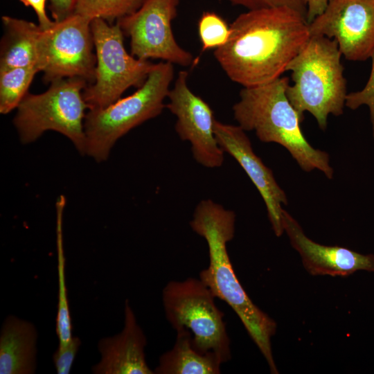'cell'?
<instances>
[{"label":"cell","mask_w":374,"mask_h":374,"mask_svg":"<svg viewBox=\"0 0 374 374\" xmlns=\"http://www.w3.org/2000/svg\"><path fill=\"white\" fill-rule=\"evenodd\" d=\"M39 71L36 66L0 69L1 114H6L17 108Z\"/></svg>","instance_id":"cell-20"},{"label":"cell","mask_w":374,"mask_h":374,"mask_svg":"<svg viewBox=\"0 0 374 374\" xmlns=\"http://www.w3.org/2000/svg\"><path fill=\"white\" fill-rule=\"evenodd\" d=\"M146 0H75L73 13L112 21L132 15Z\"/></svg>","instance_id":"cell-21"},{"label":"cell","mask_w":374,"mask_h":374,"mask_svg":"<svg viewBox=\"0 0 374 374\" xmlns=\"http://www.w3.org/2000/svg\"><path fill=\"white\" fill-rule=\"evenodd\" d=\"M308 25L305 16L287 7L248 10L230 25L226 43L214 56L233 82L264 84L281 77L305 45Z\"/></svg>","instance_id":"cell-1"},{"label":"cell","mask_w":374,"mask_h":374,"mask_svg":"<svg viewBox=\"0 0 374 374\" xmlns=\"http://www.w3.org/2000/svg\"><path fill=\"white\" fill-rule=\"evenodd\" d=\"M307 7L306 19L311 22L317 16L321 14L330 0H303Z\"/></svg>","instance_id":"cell-28"},{"label":"cell","mask_w":374,"mask_h":374,"mask_svg":"<svg viewBox=\"0 0 374 374\" xmlns=\"http://www.w3.org/2000/svg\"><path fill=\"white\" fill-rule=\"evenodd\" d=\"M83 78H66L51 82L39 94L28 93L17 107L14 124L22 143L38 139L45 131L54 130L68 137L81 154H85L84 118L88 108Z\"/></svg>","instance_id":"cell-7"},{"label":"cell","mask_w":374,"mask_h":374,"mask_svg":"<svg viewBox=\"0 0 374 374\" xmlns=\"http://www.w3.org/2000/svg\"><path fill=\"white\" fill-rule=\"evenodd\" d=\"M96 65L93 82L83 91L89 109L105 108L131 87H140L154 64L130 55L123 44V32L118 23L103 19L91 21Z\"/></svg>","instance_id":"cell-8"},{"label":"cell","mask_w":374,"mask_h":374,"mask_svg":"<svg viewBox=\"0 0 374 374\" xmlns=\"http://www.w3.org/2000/svg\"><path fill=\"white\" fill-rule=\"evenodd\" d=\"M188 77L186 71L179 72L166 107L177 117L175 131L181 140L190 143L195 160L206 168H219L224 162V152L215 138L213 112L190 89Z\"/></svg>","instance_id":"cell-12"},{"label":"cell","mask_w":374,"mask_h":374,"mask_svg":"<svg viewBox=\"0 0 374 374\" xmlns=\"http://www.w3.org/2000/svg\"><path fill=\"white\" fill-rule=\"evenodd\" d=\"M179 1L146 0L135 12L117 21L130 38L133 56L143 60L161 59L183 66L194 63L193 55L177 44L172 30Z\"/></svg>","instance_id":"cell-10"},{"label":"cell","mask_w":374,"mask_h":374,"mask_svg":"<svg viewBox=\"0 0 374 374\" xmlns=\"http://www.w3.org/2000/svg\"><path fill=\"white\" fill-rule=\"evenodd\" d=\"M174 78L173 64H156L132 94L109 106L89 109L84 118L85 154L97 161L107 159L116 141L134 127L159 116L166 107Z\"/></svg>","instance_id":"cell-5"},{"label":"cell","mask_w":374,"mask_h":374,"mask_svg":"<svg viewBox=\"0 0 374 374\" xmlns=\"http://www.w3.org/2000/svg\"><path fill=\"white\" fill-rule=\"evenodd\" d=\"M222 363L214 355H204L193 346L188 330L177 331L172 348L163 353L154 372L157 374H219Z\"/></svg>","instance_id":"cell-18"},{"label":"cell","mask_w":374,"mask_h":374,"mask_svg":"<svg viewBox=\"0 0 374 374\" xmlns=\"http://www.w3.org/2000/svg\"><path fill=\"white\" fill-rule=\"evenodd\" d=\"M198 33L202 51L215 50L226 43L230 26L215 12H205L198 21Z\"/></svg>","instance_id":"cell-22"},{"label":"cell","mask_w":374,"mask_h":374,"mask_svg":"<svg viewBox=\"0 0 374 374\" xmlns=\"http://www.w3.org/2000/svg\"><path fill=\"white\" fill-rule=\"evenodd\" d=\"M371 58L372 60V66L366 84L360 91L348 93L346 106L353 110L357 109L362 105L368 106L374 138V50Z\"/></svg>","instance_id":"cell-23"},{"label":"cell","mask_w":374,"mask_h":374,"mask_svg":"<svg viewBox=\"0 0 374 374\" xmlns=\"http://www.w3.org/2000/svg\"><path fill=\"white\" fill-rule=\"evenodd\" d=\"M287 77L240 91L233 106V116L244 131H254L264 143H276L291 154L303 170L318 169L328 179L333 177L327 152L314 148L305 139L301 123L303 119L290 102Z\"/></svg>","instance_id":"cell-3"},{"label":"cell","mask_w":374,"mask_h":374,"mask_svg":"<svg viewBox=\"0 0 374 374\" xmlns=\"http://www.w3.org/2000/svg\"><path fill=\"white\" fill-rule=\"evenodd\" d=\"M46 0H24L22 2L25 6H30L34 10L39 25L43 30L49 28L54 24V21H51L46 15Z\"/></svg>","instance_id":"cell-27"},{"label":"cell","mask_w":374,"mask_h":374,"mask_svg":"<svg viewBox=\"0 0 374 374\" xmlns=\"http://www.w3.org/2000/svg\"><path fill=\"white\" fill-rule=\"evenodd\" d=\"M235 214L207 199L196 206L190 226L202 237L208 248L209 264L199 279L216 298L225 301L236 313L248 334L267 361L271 373H278L271 350L276 321L256 305L238 280L227 251L235 234Z\"/></svg>","instance_id":"cell-2"},{"label":"cell","mask_w":374,"mask_h":374,"mask_svg":"<svg viewBox=\"0 0 374 374\" xmlns=\"http://www.w3.org/2000/svg\"><path fill=\"white\" fill-rule=\"evenodd\" d=\"M81 345V341L78 337L72 339L65 346H59L53 354L52 358L57 374H68L70 373L77 353Z\"/></svg>","instance_id":"cell-24"},{"label":"cell","mask_w":374,"mask_h":374,"mask_svg":"<svg viewBox=\"0 0 374 374\" xmlns=\"http://www.w3.org/2000/svg\"><path fill=\"white\" fill-rule=\"evenodd\" d=\"M52 15L59 21L73 13L75 0H50Z\"/></svg>","instance_id":"cell-26"},{"label":"cell","mask_w":374,"mask_h":374,"mask_svg":"<svg viewBox=\"0 0 374 374\" xmlns=\"http://www.w3.org/2000/svg\"><path fill=\"white\" fill-rule=\"evenodd\" d=\"M89 18L73 13L42 31L37 67L44 79L78 77L93 82L96 56Z\"/></svg>","instance_id":"cell-9"},{"label":"cell","mask_w":374,"mask_h":374,"mask_svg":"<svg viewBox=\"0 0 374 374\" xmlns=\"http://www.w3.org/2000/svg\"><path fill=\"white\" fill-rule=\"evenodd\" d=\"M308 28L310 37L335 39L346 60L365 61L374 50V0H330Z\"/></svg>","instance_id":"cell-11"},{"label":"cell","mask_w":374,"mask_h":374,"mask_svg":"<svg viewBox=\"0 0 374 374\" xmlns=\"http://www.w3.org/2000/svg\"><path fill=\"white\" fill-rule=\"evenodd\" d=\"M1 20L4 34L1 42L0 69L37 67L42 28L39 24L10 16L4 15Z\"/></svg>","instance_id":"cell-17"},{"label":"cell","mask_w":374,"mask_h":374,"mask_svg":"<svg viewBox=\"0 0 374 374\" xmlns=\"http://www.w3.org/2000/svg\"><path fill=\"white\" fill-rule=\"evenodd\" d=\"M233 5L241 6L249 10L264 8L287 7L294 9L304 16L307 15V7L303 0H226Z\"/></svg>","instance_id":"cell-25"},{"label":"cell","mask_w":374,"mask_h":374,"mask_svg":"<svg viewBox=\"0 0 374 374\" xmlns=\"http://www.w3.org/2000/svg\"><path fill=\"white\" fill-rule=\"evenodd\" d=\"M37 338L33 323L14 315L8 316L0 332V373H35Z\"/></svg>","instance_id":"cell-16"},{"label":"cell","mask_w":374,"mask_h":374,"mask_svg":"<svg viewBox=\"0 0 374 374\" xmlns=\"http://www.w3.org/2000/svg\"><path fill=\"white\" fill-rule=\"evenodd\" d=\"M282 223L292 247L300 254L303 267L312 276H347L357 271L374 272V254H362L346 247L326 246L304 233L299 222L283 210Z\"/></svg>","instance_id":"cell-14"},{"label":"cell","mask_w":374,"mask_h":374,"mask_svg":"<svg viewBox=\"0 0 374 374\" xmlns=\"http://www.w3.org/2000/svg\"><path fill=\"white\" fill-rule=\"evenodd\" d=\"M147 339L127 300L125 303L124 326L112 337L98 343L100 361L92 366L94 374H154L145 355Z\"/></svg>","instance_id":"cell-15"},{"label":"cell","mask_w":374,"mask_h":374,"mask_svg":"<svg viewBox=\"0 0 374 374\" xmlns=\"http://www.w3.org/2000/svg\"><path fill=\"white\" fill-rule=\"evenodd\" d=\"M215 298L199 278L191 277L171 280L162 291L164 313L172 328L189 331L197 351L214 355L224 364L231 359V340Z\"/></svg>","instance_id":"cell-6"},{"label":"cell","mask_w":374,"mask_h":374,"mask_svg":"<svg viewBox=\"0 0 374 374\" xmlns=\"http://www.w3.org/2000/svg\"><path fill=\"white\" fill-rule=\"evenodd\" d=\"M341 55L335 39L311 36L286 69L293 82L286 91L290 102L303 119L304 112H310L323 130L328 116L343 114L346 105L348 93Z\"/></svg>","instance_id":"cell-4"},{"label":"cell","mask_w":374,"mask_h":374,"mask_svg":"<svg viewBox=\"0 0 374 374\" xmlns=\"http://www.w3.org/2000/svg\"><path fill=\"white\" fill-rule=\"evenodd\" d=\"M214 132L220 147L238 161L256 187L265 204L271 228L275 235L280 237L284 233L282 205H287L288 201L271 170L253 152L249 137L239 125L215 119Z\"/></svg>","instance_id":"cell-13"},{"label":"cell","mask_w":374,"mask_h":374,"mask_svg":"<svg viewBox=\"0 0 374 374\" xmlns=\"http://www.w3.org/2000/svg\"><path fill=\"white\" fill-rule=\"evenodd\" d=\"M20 1H21V2H23L24 0H20Z\"/></svg>","instance_id":"cell-29"},{"label":"cell","mask_w":374,"mask_h":374,"mask_svg":"<svg viewBox=\"0 0 374 374\" xmlns=\"http://www.w3.org/2000/svg\"><path fill=\"white\" fill-rule=\"evenodd\" d=\"M64 206L59 204L57 208V250L58 274V301L55 323L56 333L59 339V346H65L72 339L71 319L67 298L65 276V256L62 239V213Z\"/></svg>","instance_id":"cell-19"}]
</instances>
